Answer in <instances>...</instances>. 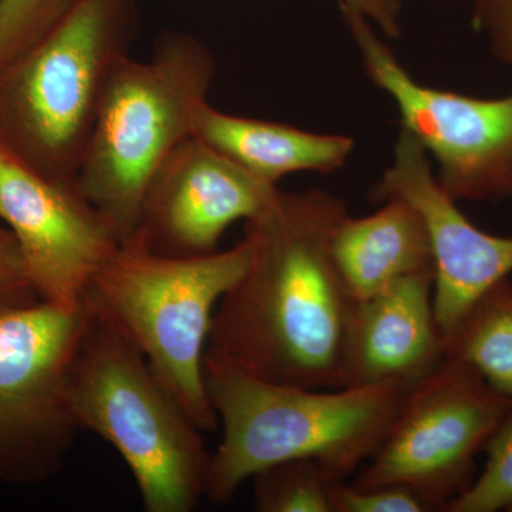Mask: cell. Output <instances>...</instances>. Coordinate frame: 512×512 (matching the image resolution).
Wrapping results in <instances>:
<instances>
[{"label":"cell","instance_id":"obj_1","mask_svg":"<svg viewBox=\"0 0 512 512\" xmlns=\"http://www.w3.org/2000/svg\"><path fill=\"white\" fill-rule=\"evenodd\" d=\"M348 215L328 191L278 188L245 221L247 268L218 303L205 357L266 382L346 387L356 301L332 241Z\"/></svg>","mask_w":512,"mask_h":512},{"label":"cell","instance_id":"obj_2","mask_svg":"<svg viewBox=\"0 0 512 512\" xmlns=\"http://www.w3.org/2000/svg\"><path fill=\"white\" fill-rule=\"evenodd\" d=\"M205 386L222 426L205 498L227 504L262 468L311 458L342 480L372 457L413 387L406 384L308 389L266 382L204 359Z\"/></svg>","mask_w":512,"mask_h":512},{"label":"cell","instance_id":"obj_3","mask_svg":"<svg viewBox=\"0 0 512 512\" xmlns=\"http://www.w3.org/2000/svg\"><path fill=\"white\" fill-rule=\"evenodd\" d=\"M137 30V0H74L39 43L0 69V144L36 173L76 183Z\"/></svg>","mask_w":512,"mask_h":512},{"label":"cell","instance_id":"obj_4","mask_svg":"<svg viewBox=\"0 0 512 512\" xmlns=\"http://www.w3.org/2000/svg\"><path fill=\"white\" fill-rule=\"evenodd\" d=\"M215 73V57L200 39L171 30L158 37L150 60L127 56L111 76L76 184L121 244L136 231L154 175L194 136Z\"/></svg>","mask_w":512,"mask_h":512},{"label":"cell","instance_id":"obj_5","mask_svg":"<svg viewBox=\"0 0 512 512\" xmlns=\"http://www.w3.org/2000/svg\"><path fill=\"white\" fill-rule=\"evenodd\" d=\"M70 403L80 429L107 441L130 468L144 510L191 512L205 498L211 454L202 431L143 353L94 311L74 360Z\"/></svg>","mask_w":512,"mask_h":512},{"label":"cell","instance_id":"obj_6","mask_svg":"<svg viewBox=\"0 0 512 512\" xmlns=\"http://www.w3.org/2000/svg\"><path fill=\"white\" fill-rule=\"evenodd\" d=\"M248 242L194 258L156 255L124 242L87 291L93 311L146 357L154 375L201 431L218 427L204 359L218 303L247 268Z\"/></svg>","mask_w":512,"mask_h":512},{"label":"cell","instance_id":"obj_7","mask_svg":"<svg viewBox=\"0 0 512 512\" xmlns=\"http://www.w3.org/2000/svg\"><path fill=\"white\" fill-rule=\"evenodd\" d=\"M93 311L40 301L0 316V480L59 473L80 427L70 377Z\"/></svg>","mask_w":512,"mask_h":512},{"label":"cell","instance_id":"obj_8","mask_svg":"<svg viewBox=\"0 0 512 512\" xmlns=\"http://www.w3.org/2000/svg\"><path fill=\"white\" fill-rule=\"evenodd\" d=\"M512 412L473 367L444 359L410 390L372 457L355 473L356 488L403 487L431 511H446L477 477V457Z\"/></svg>","mask_w":512,"mask_h":512},{"label":"cell","instance_id":"obj_9","mask_svg":"<svg viewBox=\"0 0 512 512\" xmlns=\"http://www.w3.org/2000/svg\"><path fill=\"white\" fill-rule=\"evenodd\" d=\"M367 77L392 97L403 130L434 158L456 201L512 198V93L481 99L413 79L365 16L343 13Z\"/></svg>","mask_w":512,"mask_h":512},{"label":"cell","instance_id":"obj_10","mask_svg":"<svg viewBox=\"0 0 512 512\" xmlns=\"http://www.w3.org/2000/svg\"><path fill=\"white\" fill-rule=\"evenodd\" d=\"M0 221L18 242L40 299L62 308L86 301L94 278L121 245L76 183L36 173L2 144Z\"/></svg>","mask_w":512,"mask_h":512},{"label":"cell","instance_id":"obj_11","mask_svg":"<svg viewBox=\"0 0 512 512\" xmlns=\"http://www.w3.org/2000/svg\"><path fill=\"white\" fill-rule=\"evenodd\" d=\"M276 190L192 136L154 175L126 242L174 258L214 254L225 231L255 217Z\"/></svg>","mask_w":512,"mask_h":512},{"label":"cell","instance_id":"obj_12","mask_svg":"<svg viewBox=\"0 0 512 512\" xmlns=\"http://www.w3.org/2000/svg\"><path fill=\"white\" fill-rule=\"evenodd\" d=\"M400 198L419 212L429 234L434 266V312L441 338L468 309L512 275V237L477 228L457 207L431 168L419 141L400 130L392 164L372 190V200Z\"/></svg>","mask_w":512,"mask_h":512},{"label":"cell","instance_id":"obj_13","mask_svg":"<svg viewBox=\"0 0 512 512\" xmlns=\"http://www.w3.org/2000/svg\"><path fill=\"white\" fill-rule=\"evenodd\" d=\"M443 360L434 271L406 276L356 302L346 348V387H414Z\"/></svg>","mask_w":512,"mask_h":512},{"label":"cell","instance_id":"obj_14","mask_svg":"<svg viewBox=\"0 0 512 512\" xmlns=\"http://www.w3.org/2000/svg\"><path fill=\"white\" fill-rule=\"evenodd\" d=\"M194 136L269 184L296 173L338 171L355 148L342 134L311 133L288 124L234 116L205 103Z\"/></svg>","mask_w":512,"mask_h":512},{"label":"cell","instance_id":"obj_15","mask_svg":"<svg viewBox=\"0 0 512 512\" xmlns=\"http://www.w3.org/2000/svg\"><path fill=\"white\" fill-rule=\"evenodd\" d=\"M375 214L346 217L333 234L340 275L356 302L406 276L434 271L429 234L419 212L400 198Z\"/></svg>","mask_w":512,"mask_h":512},{"label":"cell","instance_id":"obj_16","mask_svg":"<svg viewBox=\"0 0 512 512\" xmlns=\"http://www.w3.org/2000/svg\"><path fill=\"white\" fill-rule=\"evenodd\" d=\"M444 359L473 367L495 392L512 400V281L481 296L443 338Z\"/></svg>","mask_w":512,"mask_h":512},{"label":"cell","instance_id":"obj_17","mask_svg":"<svg viewBox=\"0 0 512 512\" xmlns=\"http://www.w3.org/2000/svg\"><path fill=\"white\" fill-rule=\"evenodd\" d=\"M258 512H335L333 494L342 478L311 458H293L251 477Z\"/></svg>","mask_w":512,"mask_h":512},{"label":"cell","instance_id":"obj_18","mask_svg":"<svg viewBox=\"0 0 512 512\" xmlns=\"http://www.w3.org/2000/svg\"><path fill=\"white\" fill-rule=\"evenodd\" d=\"M483 471L446 512H512V412L485 447Z\"/></svg>","mask_w":512,"mask_h":512},{"label":"cell","instance_id":"obj_19","mask_svg":"<svg viewBox=\"0 0 512 512\" xmlns=\"http://www.w3.org/2000/svg\"><path fill=\"white\" fill-rule=\"evenodd\" d=\"M74 0H0V69L39 43Z\"/></svg>","mask_w":512,"mask_h":512},{"label":"cell","instance_id":"obj_20","mask_svg":"<svg viewBox=\"0 0 512 512\" xmlns=\"http://www.w3.org/2000/svg\"><path fill=\"white\" fill-rule=\"evenodd\" d=\"M335 512H430L423 498L403 487L356 488L346 481L333 494Z\"/></svg>","mask_w":512,"mask_h":512},{"label":"cell","instance_id":"obj_21","mask_svg":"<svg viewBox=\"0 0 512 512\" xmlns=\"http://www.w3.org/2000/svg\"><path fill=\"white\" fill-rule=\"evenodd\" d=\"M40 301L18 242L10 229L0 224V316Z\"/></svg>","mask_w":512,"mask_h":512},{"label":"cell","instance_id":"obj_22","mask_svg":"<svg viewBox=\"0 0 512 512\" xmlns=\"http://www.w3.org/2000/svg\"><path fill=\"white\" fill-rule=\"evenodd\" d=\"M473 26L491 53L512 69V0H474Z\"/></svg>","mask_w":512,"mask_h":512},{"label":"cell","instance_id":"obj_23","mask_svg":"<svg viewBox=\"0 0 512 512\" xmlns=\"http://www.w3.org/2000/svg\"><path fill=\"white\" fill-rule=\"evenodd\" d=\"M342 13L365 16L383 35L400 37V15L392 12L380 0H342Z\"/></svg>","mask_w":512,"mask_h":512},{"label":"cell","instance_id":"obj_24","mask_svg":"<svg viewBox=\"0 0 512 512\" xmlns=\"http://www.w3.org/2000/svg\"><path fill=\"white\" fill-rule=\"evenodd\" d=\"M386 8L392 10V12L400 15V0H380Z\"/></svg>","mask_w":512,"mask_h":512}]
</instances>
